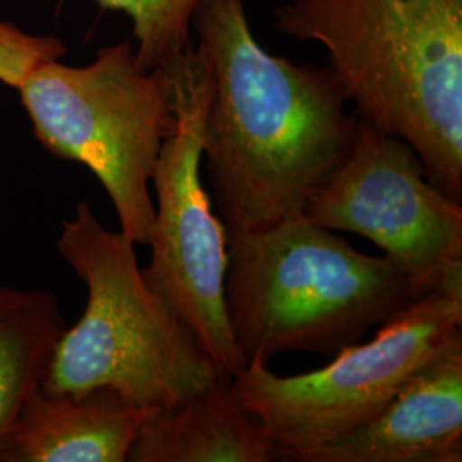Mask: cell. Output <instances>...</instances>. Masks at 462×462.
I'll use <instances>...</instances> for the list:
<instances>
[{"label":"cell","mask_w":462,"mask_h":462,"mask_svg":"<svg viewBox=\"0 0 462 462\" xmlns=\"http://www.w3.org/2000/svg\"><path fill=\"white\" fill-rule=\"evenodd\" d=\"M192 30L213 79L202 163L226 236L303 216L356 139L337 78L263 49L244 0H198Z\"/></svg>","instance_id":"cell-1"},{"label":"cell","mask_w":462,"mask_h":462,"mask_svg":"<svg viewBox=\"0 0 462 462\" xmlns=\"http://www.w3.org/2000/svg\"><path fill=\"white\" fill-rule=\"evenodd\" d=\"M274 28L328 50L356 116L406 141L462 202V0H288Z\"/></svg>","instance_id":"cell-2"},{"label":"cell","mask_w":462,"mask_h":462,"mask_svg":"<svg viewBox=\"0 0 462 462\" xmlns=\"http://www.w3.org/2000/svg\"><path fill=\"white\" fill-rule=\"evenodd\" d=\"M427 293L305 216L228 238L225 307L245 365L290 351L332 358Z\"/></svg>","instance_id":"cell-3"},{"label":"cell","mask_w":462,"mask_h":462,"mask_svg":"<svg viewBox=\"0 0 462 462\" xmlns=\"http://www.w3.org/2000/svg\"><path fill=\"white\" fill-rule=\"evenodd\" d=\"M57 250L88 290L79 320L50 355L42 387L83 394L106 387L134 406L171 408L223 374L179 315L158 297L135 244L101 225L89 202L62 223Z\"/></svg>","instance_id":"cell-4"},{"label":"cell","mask_w":462,"mask_h":462,"mask_svg":"<svg viewBox=\"0 0 462 462\" xmlns=\"http://www.w3.org/2000/svg\"><path fill=\"white\" fill-rule=\"evenodd\" d=\"M17 91L36 139L53 156L89 168L116 208L120 231L149 245V183L175 118L173 67L148 70L133 42H120L99 50L89 66L45 60Z\"/></svg>","instance_id":"cell-5"},{"label":"cell","mask_w":462,"mask_h":462,"mask_svg":"<svg viewBox=\"0 0 462 462\" xmlns=\"http://www.w3.org/2000/svg\"><path fill=\"white\" fill-rule=\"evenodd\" d=\"M461 328L462 295L431 291L383 322L372 341L339 351L319 370L281 377L248 362L231 385L278 457L301 462L374 420Z\"/></svg>","instance_id":"cell-6"},{"label":"cell","mask_w":462,"mask_h":462,"mask_svg":"<svg viewBox=\"0 0 462 462\" xmlns=\"http://www.w3.org/2000/svg\"><path fill=\"white\" fill-rule=\"evenodd\" d=\"M175 118L152 179L151 261L143 269L151 290L179 315L217 368L235 377L245 368L233 341L225 281L228 236L202 180V135L213 79L206 57L187 50L173 66Z\"/></svg>","instance_id":"cell-7"},{"label":"cell","mask_w":462,"mask_h":462,"mask_svg":"<svg viewBox=\"0 0 462 462\" xmlns=\"http://www.w3.org/2000/svg\"><path fill=\"white\" fill-rule=\"evenodd\" d=\"M303 216L360 235L425 291L462 295V202L430 182L406 141L358 118L346 160L309 198Z\"/></svg>","instance_id":"cell-8"},{"label":"cell","mask_w":462,"mask_h":462,"mask_svg":"<svg viewBox=\"0 0 462 462\" xmlns=\"http://www.w3.org/2000/svg\"><path fill=\"white\" fill-rule=\"evenodd\" d=\"M462 332L364 427L301 462H461Z\"/></svg>","instance_id":"cell-9"},{"label":"cell","mask_w":462,"mask_h":462,"mask_svg":"<svg viewBox=\"0 0 462 462\" xmlns=\"http://www.w3.org/2000/svg\"><path fill=\"white\" fill-rule=\"evenodd\" d=\"M146 413L106 387L67 394L40 385L17 414L0 462L127 461Z\"/></svg>","instance_id":"cell-10"},{"label":"cell","mask_w":462,"mask_h":462,"mask_svg":"<svg viewBox=\"0 0 462 462\" xmlns=\"http://www.w3.org/2000/svg\"><path fill=\"white\" fill-rule=\"evenodd\" d=\"M230 375L182 402L148 411L127 461L269 462L278 448L233 391Z\"/></svg>","instance_id":"cell-11"},{"label":"cell","mask_w":462,"mask_h":462,"mask_svg":"<svg viewBox=\"0 0 462 462\" xmlns=\"http://www.w3.org/2000/svg\"><path fill=\"white\" fill-rule=\"evenodd\" d=\"M64 329L55 295L0 286V461L17 414L42 385Z\"/></svg>","instance_id":"cell-12"},{"label":"cell","mask_w":462,"mask_h":462,"mask_svg":"<svg viewBox=\"0 0 462 462\" xmlns=\"http://www.w3.org/2000/svg\"><path fill=\"white\" fill-rule=\"evenodd\" d=\"M105 9L133 19L135 57L144 69L173 67L190 49L198 0H98Z\"/></svg>","instance_id":"cell-13"},{"label":"cell","mask_w":462,"mask_h":462,"mask_svg":"<svg viewBox=\"0 0 462 462\" xmlns=\"http://www.w3.org/2000/svg\"><path fill=\"white\" fill-rule=\"evenodd\" d=\"M66 53L55 36H36L0 21V83L17 89L34 67Z\"/></svg>","instance_id":"cell-14"}]
</instances>
